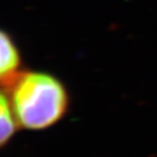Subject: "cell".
Here are the masks:
<instances>
[{"mask_svg":"<svg viewBox=\"0 0 157 157\" xmlns=\"http://www.w3.org/2000/svg\"><path fill=\"white\" fill-rule=\"evenodd\" d=\"M9 97L19 128L44 130L58 122L69 107V95L60 80L46 72L19 70L0 82Z\"/></svg>","mask_w":157,"mask_h":157,"instance_id":"1","label":"cell"},{"mask_svg":"<svg viewBox=\"0 0 157 157\" xmlns=\"http://www.w3.org/2000/svg\"><path fill=\"white\" fill-rule=\"evenodd\" d=\"M21 57L9 34L0 29V82L20 70Z\"/></svg>","mask_w":157,"mask_h":157,"instance_id":"2","label":"cell"},{"mask_svg":"<svg viewBox=\"0 0 157 157\" xmlns=\"http://www.w3.org/2000/svg\"><path fill=\"white\" fill-rule=\"evenodd\" d=\"M19 124L13 113L9 97L0 88V148L3 147L17 132Z\"/></svg>","mask_w":157,"mask_h":157,"instance_id":"3","label":"cell"}]
</instances>
